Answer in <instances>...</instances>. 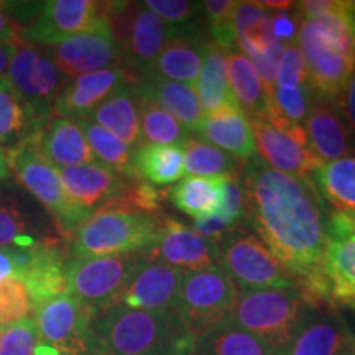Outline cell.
<instances>
[{
  "mask_svg": "<svg viewBox=\"0 0 355 355\" xmlns=\"http://www.w3.org/2000/svg\"><path fill=\"white\" fill-rule=\"evenodd\" d=\"M311 178L324 202L334 211L355 216V155L324 163Z\"/></svg>",
  "mask_w": 355,
  "mask_h": 355,
  "instance_id": "cell-33",
  "label": "cell"
},
{
  "mask_svg": "<svg viewBox=\"0 0 355 355\" xmlns=\"http://www.w3.org/2000/svg\"><path fill=\"white\" fill-rule=\"evenodd\" d=\"M13 53H15V46H12V44H0V78L6 76Z\"/></svg>",
  "mask_w": 355,
  "mask_h": 355,
  "instance_id": "cell-55",
  "label": "cell"
},
{
  "mask_svg": "<svg viewBox=\"0 0 355 355\" xmlns=\"http://www.w3.org/2000/svg\"><path fill=\"white\" fill-rule=\"evenodd\" d=\"M33 319L38 343L51 345L60 355H102L94 331L96 313L68 293L35 306Z\"/></svg>",
  "mask_w": 355,
  "mask_h": 355,
  "instance_id": "cell-10",
  "label": "cell"
},
{
  "mask_svg": "<svg viewBox=\"0 0 355 355\" xmlns=\"http://www.w3.org/2000/svg\"><path fill=\"white\" fill-rule=\"evenodd\" d=\"M102 355H193L196 337L175 311H141L115 304L96 314Z\"/></svg>",
  "mask_w": 355,
  "mask_h": 355,
  "instance_id": "cell-2",
  "label": "cell"
},
{
  "mask_svg": "<svg viewBox=\"0 0 355 355\" xmlns=\"http://www.w3.org/2000/svg\"><path fill=\"white\" fill-rule=\"evenodd\" d=\"M166 198L184 214L194 219L209 216L220 204L219 178H184L170 189H165Z\"/></svg>",
  "mask_w": 355,
  "mask_h": 355,
  "instance_id": "cell-37",
  "label": "cell"
},
{
  "mask_svg": "<svg viewBox=\"0 0 355 355\" xmlns=\"http://www.w3.org/2000/svg\"><path fill=\"white\" fill-rule=\"evenodd\" d=\"M304 84H308V74H306L303 55L298 44L288 43L279 60L275 87H298Z\"/></svg>",
  "mask_w": 355,
  "mask_h": 355,
  "instance_id": "cell-46",
  "label": "cell"
},
{
  "mask_svg": "<svg viewBox=\"0 0 355 355\" xmlns=\"http://www.w3.org/2000/svg\"><path fill=\"white\" fill-rule=\"evenodd\" d=\"M349 7L350 2H343V0H304L295 3L301 21L316 20L332 13H344L349 10Z\"/></svg>",
  "mask_w": 355,
  "mask_h": 355,
  "instance_id": "cell-49",
  "label": "cell"
},
{
  "mask_svg": "<svg viewBox=\"0 0 355 355\" xmlns=\"http://www.w3.org/2000/svg\"><path fill=\"white\" fill-rule=\"evenodd\" d=\"M38 340L33 316L26 318L24 321L0 329V355H33Z\"/></svg>",
  "mask_w": 355,
  "mask_h": 355,
  "instance_id": "cell-44",
  "label": "cell"
},
{
  "mask_svg": "<svg viewBox=\"0 0 355 355\" xmlns=\"http://www.w3.org/2000/svg\"><path fill=\"white\" fill-rule=\"evenodd\" d=\"M105 20L122 56L123 68L139 79L153 68L173 28L144 2H107Z\"/></svg>",
  "mask_w": 355,
  "mask_h": 355,
  "instance_id": "cell-7",
  "label": "cell"
},
{
  "mask_svg": "<svg viewBox=\"0 0 355 355\" xmlns=\"http://www.w3.org/2000/svg\"><path fill=\"white\" fill-rule=\"evenodd\" d=\"M56 170L66 194L89 212L97 211L110 199L119 196L130 181L101 163Z\"/></svg>",
  "mask_w": 355,
  "mask_h": 355,
  "instance_id": "cell-23",
  "label": "cell"
},
{
  "mask_svg": "<svg viewBox=\"0 0 355 355\" xmlns=\"http://www.w3.org/2000/svg\"><path fill=\"white\" fill-rule=\"evenodd\" d=\"M105 3L94 0H48L20 32L21 43L51 46L61 40L94 30L109 28Z\"/></svg>",
  "mask_w": 355,
  "mask_h": 355,
  "instance_id": "cell-11",
  "label": "cell"
},
{
  "mask_svg": "<svg viewBox=\"0 0 355 355\" xmlns=\"http://www.w3.org/2000/svg\"><path fill=\"white\" fill-rule=\"evenodd\" d=\"M349 24H350V30H352L354 58H355V2H350V10H349Z\"/></svg>",
  "mask_w": 355,
  "mask_h": 355,
  "instance_id": "cell-58",
  "label": "cell"
},
{
  "mask_svg": "<svg viewBox=\"0 0 355 355\" xmlns=\"http://www.w3.org/2000/svg\"><path fill=\"white\" fill-rule=\"evenodd\" d=\"M139 83L130 71L115 66L96 73L83 74L71 79L53 105V115L81 121L87 119L94 109L122 87L123 84Z\"/></svg>",
  "mask_w": 355,
  "mask_h": 355,
  "instance_id": "cell-17",
  "label": "cell"
},
{
  "mask_svg": "<svg viewBox=\"0 0 355 355\" xmlns=\"http://www.w3.org/2000/svg\"><path fill=\"white\" fill-rule=\"evenodd\" d=\"M66 254L58 241L30 247L28 260L20 278L28 288L33 306L68 293Z\"/></svg>",
  "mask_w": 355,
  "mask_h": 355,
  "instance_id": "cell-26",
  "label": "cell"
},
{
  "mask_svg": "<svg viewBox=\"0 0 355 355\" xmlns=\"http://www.w3.org/2000/svg\"><path fill=\"white\" fill-rule=\"evenodd\" d=\"M66 79L122 66V56L109 28L94 30L43 46Z\"/></svg>",
  "mask_w": 355,
  "mask_h": 355,
  "instance_id": "cell-15",
  "label": "cell"
},
{
  "mask_svg": "<svg viewBox=\"0 0 355 355\" xmlns=\"http://www.w3.org/2000/svg\"><path fill=\"white\" fill-rule=\"evenodd\" d=\"M184 273L146 257L128 282L119 304L141 311H175Z\"/></svg>",
  "mask_w": 355,
  "mask_h": 355,
  "instance_id": "cell-16",
  "label": "cell"
},
{
  "mask_svg": "<svg viewBox=\"0 0 355 355\" xmlns=\"http://www.w3.org/2000/svg\"><path fill=\"white\" fill-rule=\"evenodd\" d=\"M237 295V288L217 265L186 272L175 313L198 337L229 321Z\"/></svg>",
  "mask_w": 355,
  "mask_h": 355,
  "instance_id": "cell-9",
  "label": "cell"
},
{
  "mask_svg": "<svg viewBox=\"0 0 355 355\" xmlns=\"http://www.w3.org/2000/svg\"><path fill=\"white\" fill-rule=\"evenodd\" d=\"M352 339L334 306H314L282 355H337Z\"/></svg>",
  "mask_w": 355,
  "mask_h": 355,
  "instance_id": "cell-21",
  "label": "cell"
},
{
  "mask_svg": "<svg viewBox=\"0 0 355 355\" xmlns=\"http://www.w3.org/2000/svg\"><path fill=\"white\" fill-rule=\"evenodd\" d=\"M268 19V10L261 7L260 2H235L232 13V30L235 40L254 33Z\"/></svg>",
  "mask_w": 355,
  "mask_h": 355,
  "instance_id": "cell-47",
  "label": "cell"
},
{
  "mask_svg": "<svg viewBox=\"0 0 355 355\" xmlns=\"http://www.w3.org/2000/svg\"><path fill=\"white\" fill-rule=\"evenodd\" d=\"M324 272L334 306L355 309V216L329 211Z\"/></svg>",
  "mask_w": 355,
  "mask_h": 355,
  "instance_id": "cell-14",
  "label": "cell"
},
{
  "mask_svg": "<svg viewBox=\"0 0 355 355\" xmlns=\"http://www.w3.org/2000/svg\"><path fill=\"white\" fill-rule=\"evenodd\" d=\"M206 42L207 38H204L198 28L173 30L171 37L166 40L165 46L159 51L153 68L146 76L194 86L202 68Z\"/></svg>",
  "mask_w": 355,
  "mask_h": 355,
  "instance_id": "cell-25",
  "label": "cell"
},
{
  "mask_svg": "<svg viewBox=\"0 0 355 355\" xmlns=\"http://www.w3.org/2000/svg\"><path fill=\"white\" fill-rule=\"evenodd\" d=\"M139 96L153 101L163 110L173 115L189 133H198L204 121V110L196 91L188 84L170 81L157 76H146L135 84Z\"/></svg>",
  "mask_w": 355,
  "mask_h": 355,
  "instance_id": "cell-28",
  "label": "cell"
},
{
  "mask_svg": "<svg viewBox=\"0 0 355 355\" xmlns=\"http://www.w3.org/2000/svg\"><path fill=\"white\" fill-rule=\"evenodd\" d=\"M38 152L55 168L91 165L97 162L86 137L73 119L51 115L37 133Z\"/></svg>",
  "mask_w": 355,
  "mask_h": 355,
  "instance_id": "cell-24",
  "label": "cell"
},
{
  "mask_svg": "<svg viewBox=\"0 0 355 355\" xmlns=\"http://www.w3.org/2000/svg\"><path fill=\"white\" fill-rule=\"evenodd\" d=\"M227 78L235 104L247 121H265L270 107V96L243 53L230 48L227 51Z\"/></svg>",
  "mask_w": 355,
  "mask_h": 355,
  "instance_id": "cell-30",
  "label": "cell"
},
{
  "mask_svg": "<svg viewBox=\"0 0 355 355\" xmlns=\"http://www.w3.org/2000/svg\"><path fill=\"white\" fill-rule=\"evenodd\" d=\"M33 300L20 277H10L0 283V329L32 318Z\"/></svg>",
  "mask_w": 355,
  "mask_h": 355,
  "instance_id": "cell-40",
  "label": "cell"
},
{
  "mask_svg": "<svg viewBox=\"0 0 355 355\" xmlns=\"http://www.w3.org/2000/svg\"><path fill=\"white\" fill-rule=\"evenodd\" d=\"M162 217L115 209L94 211L74 230L71 260L145 254L155 247Z\"/></svg>",
  "mask_w": 355,
  "mask_h": 355,
  "instance_id": "cell-4",
  "label": "cell"
},
{
  "mask_svg": "<svg viewBox=\"0 0 355 355\" xmlns=\"http://www.w3.org/2000/svg\"><path fill=\"white\" fill-rule=\"evenodd\" d=\"M135 84H123L87 117L132 148L141 146L139 96Z\"/></svg>",
  "mask_w": 355,
  "mask_h": 355,
  "instance_id": "cell-29",
  "label": "cell"
},
{
  "mask_svg": "<svg viewBox=\"0 0 355 355\" xmlns=\"http://www.w3.org/2000/svg\"><path fill=\"white\" fill-rule=\"evenodd\" d=\"M193 355H279L250 332L224 322L196 337Z\"/></svg>",
  "mask_w": 355,
  "mask_h": 355,
  "instance_id": "cell-34",
  "label": "cell"
},
{
  "mask_svg": "<svg viewBox=\"0 0 355 355\" xmlns=\"http://www.w3.org/2000/svg\"><path fill=\"white\" fill-rule=\"evenodd\" d=\"M216 265L227 275L237 291L300 288L296 278L243 220L234 224L217 242Z\"/></svg>",
  "mask_w": 355,
  "mask_h": 355,
  "instance_id": "cell-5",
  "label": "cell"
},
{
  "mask_svg": "<svg viewBox=\"0 0 355 355\" xmlns=\"http://www.w3.org/2000/svg\"><path fill=\"white\" fill-rule=\"evenodd\" d=\"M181 146L184 155V173L189 176L219 178L242 170L241 162L196 135H189Z\"/></svg>",
  "mask_w": 355,
  "mask_h": 355,
  "instance_id": "cell-38",
  "label": "cell"
},
{
  "mask_svg": "<svg viewBox=\"0 0 355 355\" xmlns=\"http://www.w3.org/2000/svg\"><path fill=\"white\" fill-rule=\"evenodd\" d=\"M10 178V166H8V155L7 150L0 146V183L7 181Z\"/></svg>",
  "mask_w": 355,
  "mask_h": 355,
  "instance_id": "cell-56",
  "label": "cell"
},
{
  "mask_svg": "<svg viewBox=\"0 0 355 355\" xmlns=\"http://www.w3.org/2000/svg\"><path fill=\"white\" fill-rule=\"evenodd\" d=\"M144 6L173 30L196 28V20L202 7L199 2H186V0H146Z\"/></svg>",
  "mask_w": 355,
  "mask_h": 355,
  "instance_id": "cell-42",
  "label": "cell"
},
{
  "mask_svg": "<svg viewBox=\"0 0 355 355\" xmlns=\"http://www.w3.org/2000/svg\"><path fill=\"white\" fill-rule=\"evenodd\" d=\"M272 30L277 42L285 40L288 43H293V38H295L296 35L295 21H293L288 15H285V13H278V15L272 17Z\"/></svg>",
  "mask_w": 355,
  "mask_h": 355,
  "instance_id": "cell-54",
  "label": "cell"
},
{
  "mask_svg": "<svg viewBox=\"0 0 355 355\" xmlns=\"http://www.w3.org/2000/svg\"><path fill=\"white\" fill-rule=\"evenodd\" d=\"M316 304L300 288L239 291L229 322L259 337L282 355Z\"/></svg>",
  "mask_w": 355,
  "mask_h": 355,
  "instance_id": "cell-3",
  "label": "cell"
},
{
  "mask_svg": "<svg viewBox=\"0 0 355 355\" xmlns=\"http://www.w3.org/2000/svg\"><path fill=\"white\" fill-rule=\"evenodd\" d=\"M220 204L214 214L227 220L230 225L237 224L245 216V193L242 184V170L227 176H219Z\"/></svg>",
  "mask_w": 355,
  "mask_h": 355,
  "instance_id": "cell-43",
  "label": "cell"
},
{
  "mask_svg": "<svg viewBox=\"0 0 355 355\" xmlns=\"http://www.w3.org/2000/svg\"><path fill=\"white\" fill-rule=\"evenodd\" d=\"M337 355H355V339L350 340V343Z\"/></svg>",
  "mask_w": 355,
  "mask_h": 355,
  "instance_id": "cell-59",
  "label": "cell"
},
{
  "mask_svg": "<svg viewBox=\"0 0 355 355\" xmlns=\"http://www.w3.org/2000/svg\"><path fill=\"white\" fill-rule=\"evenodd\" d=\"M337 102H339L340 109H343L344 117L349 123L350 130H352L355 135V71L352 78L349 79L347 87H345V91L343 92V96L337 99Z\"/></svg>",
  "mask_w": 355,
  "mask_h": 355,
  "instance_id": "cell-53",
  "label": "cell"
},
{
  "mask_svg": "<svg viewBox=\"0 0 355 355\" xmlns=\"http://www.w3.org/2000/svg\"><path fill=\"white\" fill-rule=\"evenodd\" d=\"M40 217L21 191L0 183V247H32L56 241L43 230Z\"/></svg>",
  "mask_w": 355,
  "mask_h": 355,
  "instance_id": "cell-22",
  "label": "cell"
},
{
  "mask_svg": "<svg viewBox=\"0 0 355 355\" xmlns=\"http://www.w3.org/2000/svg\"><path fill=\"white\" fill-rule=\"evenodd\" d=\"M298 43L308 74V86L314 97L322 101L339 99L355 71L354 58L337 50L316 20L301 21Z\"/></svg>",
  "mask_w": 355,
  "mask_h": 355,
  "instance_id": "cell-13",
  "label": "cell"
},
{
  "mask_svg": "<svg viewBox=\"0 0 355 355\" xmlns=\"http://www.w3.org/2000/svg\"><path fill=\"white\" fill-rule=\"evenodd\" d=\"M254 133L255 148L259 158L275 171L290 176L311 178L322 165L314 157L308 145L300 144L286 132L279 130L266 121H248Z\"/></svg>",
  "mask_w": 355,
  "mask_h": 355,
  "instance_id": "cell-20",
  "label": "cell"
},
{
  "mask_svg": "<svg viewBox=\"0 0 355 355\" xmlns=\"http://www.w3.org/2000/svg\"><path fill=\"white\" fill-rule=\"evenodd\" d=\"M35 137L7 150L10 173H13L17 183L48 211L60 232L74 234L92 212L84 209L66 194L60 173L38 152Z\"/></svg>",
  "mask_w": 355,
  "mask_h": 355,
  "instance_id": "cell-6",
  "label": "cell"
},
{
  "mask_svg": "<svg viewBox=\"0 0 355 355\" xmlns=\"http://www.w3.org/2000/svg\"><path fill=\"white\" fill-rule=\"evenodd\" d=\"M46 121L26 104L7 76L0 78V146L10 150L37 135Z\"/></svg>",
  "mask_w": 355,
  "mask_h": 355,
  "instance_id": "cell-32",
  "label": "cell"
},
{
  "mask_svg": "<svg viewBox=\"0 0 355 355\" xmlns=\"http://www.w3.org/2000/svg\"><path fill=\"white\" fill-rule=\"evenodd\" d=\"M28 252L30 247H0V283L10 277H20L28 260Z\"/></svg>",
  "mask_w": 355,
  "mask_h": 355,
  "instance_id": "cell-50",
  "label": "cell"
},
{
  "mask_svg": "<svg viewBox=\"0 0 355 355\" xmlns=\"http://www.w3.org/2000/svg\"><path fill=\"white\" fill-rule=\"evenodd\" d=\"M212 38H207L204 48V61L198 81L194 83L198 99L206 117H217L230 112H237L227 78V51Z\"/></svg>",
  "mask_w": 355,
  "mask_h": 355,
  "instance_id": "cell-27",
  "label": "cell"
},
{
  "mask_svg": "<svg viewBox=\"0 0 355 355\" xmlns=\"http://www.w3.org/2000/svg\"><path fill=\"white\" fill-rule=\"evenodd\" d=\"M20 42V30L8 15L6 2H0V44L17 46Z\"/></svg>",
  "mask_w": 355,
  "mask_h": 355,
  "instance_id": "cell-52",
  "label": "cell"
},
{
  "mask_svg": "<svg viewBox=\"0 0 355 355\" xmlns=\"http://www.w3.org/2000/svg\"><path fill=\"white\" fill-rule=\"evenodd\" d=\"M6 76L43 121L51 117L53 105L69 81L48 51L32 43L17 44Z\"/></svg>",
  "mask_w": 355,
  "mask_h": 355,
  "instance_id": "cell-12",
  "label": "cell"
},
{
  "mask_svg": "<svg viewBox=\"0 0 355 355\" xmlns=\"http://www.w3.org/2000/svg\"><path fill=\"white\" fill-rule=\"evenodd\" d=\"M139 112L141 145H181L189 137L173 115L144 96H139Z\"/></svg>",
  "mask_w": 355,
  "mask_h": 355,
  "instance_id": "cell-39",
  "label": "cell"
},
{
  "mask_svg": "<svg viewBox=\"0 0 355 355\" xmlns=\"http://www.w3.org/2000/svg\"><path fill=\"white\" fill-rule=\"evenodd\" d=\"M242 220L259 234L311 301L334 306L324 272L329 211L313 178L275 171L254 157L242 165Z\"/></svg>",
  "mask_w": 355,
  "mask_h": 355,
  "instance_id": "cell-1",
  "label": "cell"
},
{
  "mask_svg": "<svg viewBox=\"0 0 355 355\" xmlns=\"http://www.w3.org/2000/svg\"><path fill=\"white\" fill-rule=\"evenodd\" d=\"M201 7L206 13L212 40L225 48H234L235 35L232 30V13L235 2L232 0H206V2H201Z\"/></svg>",
  "mask_w": 355,
  "mask_h": 355,
  "instance_id": "cell-45",
  "label": "cell"
},
{
  "mask_svg": "<svg viewBox=\"0 0 355 355\" xmlns=\"http://www.w3.org/2000/svg\"><path fill=\"white\" fill-rule=\"evenodd\" d=\"M283 50H285V46H283L282 42H273L270 43L260 55L248 58V60L252 61V64H254V68L257 69V73H259L261 83H263L270 97H272L273 89L277 86V71L279 60H282Z\"/></svg>",
  "mask_w": 355,
  "mask_h": 355,
  "instance_id": "cell-48",
  "label": "cell"
},
{
  "mask_svg": "<svg viewBox=\"0 0 355 355\" xmlns=\"http://www.w3.org/2000/svg\"><path fill=\"white\" fill-rule=\"evenodd\" d=\"M230 227H232V225H230L227 220H224L222 217L214 214V212L209 216H202L194 219V230H196L201 237L206 239V241L214 243V245H217V242L224 237L225 232H227Z\"/></svg>",
  "mask_w": 355,
  "mask_h": 355,
  "instance_id": "cell-51",
  "label": "cell"
},
{
  "mask_svg": "<svg viewBox=\"0 0 355 355\" xmlns=\"http://www.w3.org/2000/svg\"><path fill=\"white\" fill-rule=\"evenodd\" d=\"M81 127V130L86 137L89 146H91L92 153L96 155L97 162L101 165L107 166L123 178L128 180H139L133 170V155H135V148L123 144L117 137L97 125V123L91 122L89 119H81L76 121Z\"/></svg>",
  "mask_w": 355,
  "mask_h": 355,
  "instance_id": "cell-36",
  "label": "cell"
},
{
  "mask_svg": "<svg viewBox=\"0 0 355 355\" xmlns=\"http://www.w3.org/2000/svg\"><path fill=\"white\" fill-rule=\"evenodd\" d=\"M146 257L145 252L68 260V295L96 314L112 308Z\"/></svg>",
  "mask_w": 355,
  "mask_h": 355,
  "instance_id": "cell-8",
  "label": "cell"
},
{
  "mask_svg": "<svg viewBox=\"0 0 355 355\" xmlns=\"http://www.w3.org/2000/svg\"><path fill=\"white\" fill-rule=\"evenodd\" d=\"M146 255L183 272H196L216 265L214 243L173 217H162L157 243Z\"/></svg>",
  "mask_w": 355,
  "mask_h": 355,
  "instance_id": "cell-18",
  "label": "cell"
},
{
  "mask_svg": "<svg viewBox=\"0 0 355 355\" xmlns=\"http://www.w3.org/2000/svg\"><path fill=\"white\" fill-rule=\"evenodd\" d=\"M304 130L311 152L322 165L355 153V135L337 101L314 99Z\"/></svg>",
  "mask_w": 355,
  "mask_h": 355,
  "instance_id": "cell-19",
  "label": "cell"
},
{
  "mask_svg": "<svg viewBox=\"0 0 355 355\" xmlns=\"http://www.w3.org/2000/svg\"><path fill=\"white\" fill-rule=\"evenodd\" d=\"M133 170L139 180L153 184H171L184 175L181 145H141L133 155Z\"/></svg>",
  "mask_w": 355,
  "mask_h": 355,
  "instance_id": "cell-35",
  "label": "cell"
},
{
  "mask_svg": "<svg viewBox=\"0 0 355 355\" xmlns=\"http://www.w3.org/2000/svg\"><path fill=\"white\" fill-rule=\"evenodd\" d=\"M204 141L241 162L242 165L257 157L254 133L250 123L241 110L217 117H204L198 130Z\"/></svg>",
  "mask_w": 355,
  "mask_h": 355,
  "instance_id": "cell-31",
  "label": "cell"
},
{
  "mask_svg": "<svg viewBox=\"0 0 355 355\" xmlns=\"http://www.w3.org/2000/svg\"><path fill=\"white\" fill-rule=\"evenodd\" d=\"M316 97L308 84L298 87H275L270 102L286 121L303 125Z\"/></svg>",
  "mask_w": 355,
  "mask_h": 355,
  "instance_id": "cell-41",
  "label": "cell"
},
{
  "mask_svg": "<svg viewBox=\"0 0 355 355\" xmlns=\"http://www.w3.org/2000/svg\"><path fill=\"white\" fill-rule=\"evenodd\" d=\"M260 6L265 7L266 10L268 8H273V10H293L295 8L293 2H273V0H263V2H260Z\"/></svg>",
  "mask_w": 355,
  "mask_h": 355,
  "instance_id": "cell-57",
  "label": "cell"
}]
</instances>
